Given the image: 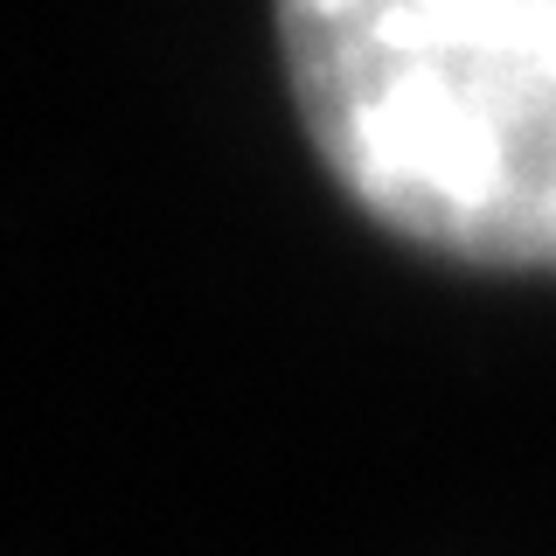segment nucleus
<instances>
[{
	"label": "nucleus",
	"mask_w": 556,
	"mask_h": 556,
	"mask_svg": "<svg viewBox=\"0 0 556 556\" xmlns=\"http://www.w3.org/2000/svg\"><path fill=\"white\" fill-rule=\"evenodd\" d=\"M334 188L452 265L556 271V0H278Z\"/></svg>",
	"instance_id": "f257e3e1"
}]
</instances>
